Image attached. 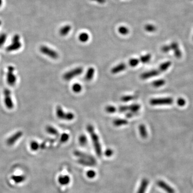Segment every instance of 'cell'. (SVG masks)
<instances>
[{
	"label": "cell",
	"mask_w": 193,
	"mask_h": 193,
	"mask_svg": "<svg viewBox=\"0 0 193 193\" xmlns=\"http://www.w3.org/2000/svg\"><path fill=\"white\" fill-rule=\"evenodd\" d=\"M74 154L75 155V156L79 158V159L89 160V161H92L93 162L96 163V161L93 157L87 154V153H85L84 152H81V151H79L78 150H76L74 152Z\"/></svg>",
	"instance_id": "obj_8"
},
{
	"label": "cell",
	"mask_w": 193,
	"mask_h": 193,
	"mask_svg": "<svg viewBox=\"0 0 193 193\" xmlns=\"http://www.w3.org/2000/svg\"><path fill=\"white\" fill-rule=\"evenodd\" d=\"M161 51L164 52V53H167V52H168L170 50H171V48L170 46L165 45V46H164L161 47Z\"/></svg>",
	"instance_id": "obj_42"
},
{
	"label": "cell",
	"mask_w": 193,
	"mask_h": 193,
	"mask_svg": "<svg viewBox=\"0 0 193 193\" xmlns=\"http://www.w3.org/2000/svg\"><path fill=\"white\" fill-rule=\"evenodd\" d=\"M137 98L136 96H131V95H128V96H122L121 98V100L123 102H128L130 101L134 100Z\"/></svg>",
	"instance_id": "obj_29"
},
{
	"label": "cell",
	"mask_w": 193,
	"mask_h": 193,
	"mask_svg": "<svg viewBox=\"0 0 193 193\" xmlns=\"http://www.w3.org/2000/svg\"><path fill=\"white\" fill-rule=\"evenodd\" d=\"M157 184L167 193H175V191L174 190V189L169 186L168 184H167L164 181L159 180L157 182Z\"/></svg>",
	"instance_id": "obj_12"
},
{
	"label": "cell",
	"mask_w": 193,
	"mask_h": 193,
	"mask_svg": "<svg viewBox=\"0 0 193 193\" xmlns=\"http://www.w3.org/2000/svg\"><path fill=\"white\" fill-rule=\"evenodd\" d=\"M11 179L16 184H20L23 182L26 179L25 176L24 175L21 176H11Z\"/></svg>",
	"instance_id": "obj_22"
},
{
	"label": "cell",
	"mask_w": 193,
	"mask_h": 193,
	"mask_svg": "<svg viewBox=\"0 0 193 193\" xmlns=\"http://www.w3.org/2000/svg\"><path fill=\"white\" fill-rule=\"evenodd\" d=\"M13 71H14V69L13 67H11V68L9 69L8 72L7 74V82L10 85H13L16 83V80H17V78L14 75Z\"/></svg>",
	"instance_id": "obj_9"
},
{
	"label": "cell",
	"mask_w": 193,
	"mask_h": 193,
	"mask_svg": "<svg viewBox=\"0 0 193 193\" xmlns=\"http://www.w3.org/2000/svg\"><path fill=\"white\" fill-rule=\"evenodd\" d=\"M171 62L170 61H167V62L161 63L159 67V70L161 71V73L165 71L168 69L169 66H171Z\"/></svg>",
	"instance_id": "obj_23"
},
{
	"label": "cell",
	"mask_w": 193,
	"mask_h": 193,
	"mask_svg": "<svg viewBox=\"0 0 193 193\" xmlns=\"http://www.w3.org/2000/svg\"><path fill=\"white\" fill-rule=\"evenodd\" d=\"M69 139V135L66 133H63L61 135L60 141L62 143H66L68 141Z\"/></svg>",
	"instance_id": "obj_35"
},
{
	"label": "cell",
	"mask_w": 193,
	"mask_h": 193,
	"mask_svg": "<svg viewBox=\"0 0 193 193\" xmlns=\"http://www.w3.org/2000/svg\"><path fill=\"white\" fill-rule=\"evenodd\" d=\"M71 27L69 25H66L62 27L60 30V34L61 36H66L70 31Z\"/></svg>",
	"instance_id": "obj_21"
},
{
	"label": "cell",
	"mask_w": 193,
	"mask_h": 193,
	"mask_svg": "<svg viewBox=\"0 0 193 193\" xmlns=\"http://www.w3.org/2000/svg\"><path fill=\"white\" fill-rule=\"evenodd\" d=\"M165 84L164 79H158L152 82V85L154 88H159L164 85Z\"/></svg>",
	"instance_id": "obj_27"
},
{
	"label": "cell",
	"mask_w": 193,
	"mask_h": 193,
	"mask_svg": "<svg viewBox=\"0 0 193 193\" xmlns=\"http://www.w3.org/2000/svg\"><path fill=\"white\" fill-rule=\"evenodd\" d=\"M21 44L20 42V36L19 35H15L12 39V43L7 47L6 50L8 51H15L21 48Z\"/></svg>",
	"instance_id": "obj_5"
},
{
	"label": "cell",
	"mask_w": 193,
	"mask_h": 193,
	"mask_svg": "<svg viewBox=\"0 0 193 193\" xmlns=\"http://www.w3.org/2000/svg\"><path fill=\"white\" fill-rule=\"evenodd\" d=\"M58 182L62 186L67 185L70 182V178L66 175L60 176L58 178Z\"/></svg>",
	"instance_id": "obj_16"
},
{
	"label": "cell",
	"mask_w": 193,
	"mask_h": 193,
	"mask_svg": "<svg viewBox=\"0 0 193 193\" xmlns=\"http://www.w3.org/2000/svg\"><path fill=\"white\" fill-rule=\"evenodd\" d=\"M86 129L91 137L92 143L94 146V150L96 152V155L99 157H100L102 155V151H101V147L100 143L99 142L98 136L95 132L94 128L91 124H88L86 127Z\"/></svg>",
	"instance_id": "obj_1"
},
{
	"label": "cell",
	"mask_w": 193,
	"mask_h": 193,
	"mask_svg": "<svg viewBox=\"0 0 193 193\" xmlns=\"http://www.w3.org/2000/svg\"><path fill=\"white\" fill-rule=\"evenodd\" d=\"M149 180L146 178H144L142 180L141 184L139 187L138 190L137 191V193H146V189L148 188L149 185Z\"/></svg>",
	"instance_id": "obj_13"
},
{
	"label": "cell",
	"mask_w": 193,
	"mask_h": 193,
	"mask_svg": "<svg viewBox=\"0 0 193 193\" xmlns=\"http://www.w3.org/2000/svg\"><path fill=\"white\" fill-rule=\"evenodd\" d=\"M91 1H96V2H98L99 3H100V4H104L106 2V0H91Z\"/></svg>",
	"instance_id": "obj_44"
},
{
	"label": "cell",
	"mask_w": 193,
	"mask_h": 193,
	"mask_svg": "<svg viewBox=\"0 0 193 193\" xmlns=\"http://www.w3.org/2000/svg\"><path fill=\"white\" fill-rule=\"evenodd\" d=\"M40 50L42 53L53 59H57L59 56V54L55 51L50 48L46 46H41L40 48Z\"/></svg>",
	"instance_id": "obj_6"
},
{
	"label": "cell",
	"mask_w": 193,
	"mask_h": 193,
	"mask_svg": "<svg viewBox=\"0 0 193 193\" xmlns=\"http://www.w3.org/2000/svg\"><path fill=\"white\" fill-rule=\"evenodd\" d=\"M113 123L114 126L120 127L127 125L128 123V120L124 119H116L114 120Z\"/></svg>",
	"instance_id": "obj_19"
},
{
	"label": "cell",
	"mask_w": 193,
	"mask_h": 193,
	"mask_svg": "<svg viewBox=\"0 0 193 193\" xmlns=\"http://www.w3.org/2000/svg\"><path fill=\"white\" fill-rule=\"evenodd\" d=\"M83 72V68L82 67H77L65 73L63 76V78L65 81H70L76 76L81 75Z\"/></svg>",
	"instance_id": "obj_3"
},
{
	"label": "cell",
	"mask_w": 193,
	"mask_h": 193,
	"mask_svg": "<svg viewBox=\"0 0 193 193\" xmlns=\"http://www.w3.org/2000/svg\"><path fill=\"white\" fill-rule=\"evenodd\" d=\"M145 30L148 32H153L156 31L157 28L152 24H147L144 27Z\"/></svg>",
	"instance_id": "obj_34"
},
{
	"label": "cell",
	"mask_w": 193,
	"mask_h": 193,
	"mask_svg": "<svg viewBox=\"0 0 193 193\" xmlns=\"http://www.w3.org/2000/svg\"><path fill=\"white\" fill-rule=\"evenodd\" d=\"M139 62H140V60H139V59L133 58V59H131L129 60L128 64L131 67H135L139 64Z\"/></svg>",
	"instance_id": "obj_30"
},
{
	"label": "cell",
	"mask_w": 193,
	"mask_h": 193,
	"mask_svg": "<svg viewBox=\"0 0 193 193\" xmlns=\"http://www.w3.org/2000/svg\"><path fill=\"white\" fill-rule=\"evenodd\" d=\"M141 108V106L137 104H134L128 106V111L132 112H138Z\"/></svg>",
	"instance_id": "obj_26"
},
{
	"label": "cell",
	"mask_w": 193,
	"mask_h": 193,
	"mask_svg": "<svg viewBox=\"0 0 193 193\" xmlns=\"http://www.w3.org/2000/svg\"><path fill=\"white\" fill-rule=\"evenodd\" d=\"M151 59V55L150 54H146L142 56L139 58L140 62H141L142 63H148L150 61Z\"/></svg>",
	"instance_id": "obj_25"
},
{
	"label": "cell",
	"mask_w": 193,
	"mask_h": 193,
	"mask_svg": "<svg viewBox=\"0 0 193 193\" xmlns=\"http://www.w3.org/2000/svg\"><path fill=\"white\" fill-rule=\"evenodd\" d=\"M139 129V134L142 138L143 139H146L148 137V131L146 130V126L144 124H140L138 127Z\"/></svg>",
	"instance_id": "obj_18"
},
{
	"label": "cell",
	"mask_w": 193,
	"mask_h": 193,
	"mask_svg": "<svg viewBox=\"0 0 193 193\" xmlns=\"http://www.w3.org/2000/svg\"><path fill=\"white\" fill-rule=\"evenodd\" d=\"M78 38H79L80 41H81L82 43H85L86 41H88V40H89V36L87 33L83 32L79 34Z\"/></svg>",
	"instance_id": "obj_28"
},
{
	"label": "cell",
	"mask_w": 193,
	"mask_h": 193,
	"mask_svg": "<svg viewBox=\"0 0 193 193\" xmlns=\"http://www.w3.org/2000/svg\"><path fill=\"white\" fill-rule=\"evenodd\" d=\"M94 73H95V69L93 67H90L86 71L85 76V79L88 81H90L91 80H92L94 76Z\"/></svg>",
	"instance_id": "obj_17"
},
{
	"label": "cell",
	"mask_w": 193,
	"mask_h": 193,
	"mask_svg": "<svg viewBox=\"0 0 193 193\" xmlns=\"http://www.w3.org/2000/svg\"><path fill=\"white\" fill-rule=\"evenodd\" d=\"M46 130L47 133L51 135H55V136H58L59 135V133L58 130L55 128H54L53 127L48 126L46 127Z\"/></svg>",
	"instance_id": "obj_24"
},
{
	"label": "cell",
	"mask_w": 193,
	"mask_h": 193,
	"mask_svg": "<svg viewBox=\"0 0 193 193\" xmlns=\"http://www.w3.org/2000/svg\"><path fill=\"white\" fill-rule=\"evenodd\" d=\"M4 103L9 109H12L13 107V103L11 96L10 91L8 90L4 91Z\"/></svg>",
	"instance_id": "obj_7"
},
{
	"label": "cell",
	"mask_w": 193,
	"mask_h": 193,
	"mask_svg": "<svg viewBox=\"0 0 193 193\" xmlns=\"http://www.w3.org/2000/svg\"><path fill=\"white\" fill-rule=\"evenodd\" d=\"M6 39V35L4 33L0 34V48L4 45Z\"/></svg>",
	"instance_id": "obj_39"
},
{
	"label": "cell",
	"mask_w": 193,
	"mask_h": 193,
	"mask_svg": "<svg viewBox=\"0 0 193 193\" xmlns=\"http://www.w3.org/2000/svg\"><path fill=\"white\" fill-rule=\"evenodd\" d=\"M105 111L106 112L108 113L112 114L116 112L117 109L115 107H114L112 105H108L105 107Z\"/></svg>",
	"instance_id": "obj_33"
},
{
	"label": "cell",
	"mask_w": 193,
	"mask_h": 193,
	"mask_svg": "<svg viewBox=\"0 0 193 193\" xmlns=\"http://www.w3.org/2000/svg\"><path fill=\"white\" fill-rule=\"evenodd\" d=\"M1 25V21H0V25Z\"/></svg>",
	"instance_id": "obj_46"
},
{
	"label": "cell",
	"mask_w": 193,
	"mask_h": 193,
	"mask_svg": "<svg viewBox=\"0 0 193 193\" xmlns=\"http://www.w3.org/2000/svg\"><path fill=\"white\" fill-rule=\"evenodd\" d=\"M186 100L182 98H180L177 100V104L181 107L184 106V105H186Z\"/></svg>",
	"instance_id": "obj_41"
},
{
	"label": "cell",
	"mask_w": 193,
	"mask_h": 193,
	"mask_svg": "<svg viewBox=\"0 0 193 193\" xmlns=\"http://www.w3.org/2000/svg\"><path fill=\"white\" fill-rule=\"evenodd\" d=\"M173 103V99L171 98H153L150 100V104L152 106L171 105Z\"/></svg>",
	"instance_id": "obj_4"
},
{
	"label": "cell",
	"mask_w": 193,
	"mask_h": 193,
	"mask_svg": "<svg viewBox=\"0 0 193 193\" xmlns=\"http://www.w3.org/2000/svg\"><path fill=\"white\" fill-rule=\"evenodd\" d=\"M126 68L127 65L126 63H119L117 66H114L113 68L112 69L111 73L112 74H118V73L122 72L123 71H124V70H126Z\"/></svg>",
	"instance_id": "obj_14"
},
{
	"label": "cell",
	"mask_w": 193,
	"mask_h": 193,
	"mask_svg": "<svg viewBox=\"0 0 193 193\" xmlns=\"http://www.w3.org/2000/svg\"><path fill=\"white\" fill-rule=\"evenodd\" d=\"M169 46H170L171 49L173 50L174 55L176 56V58H178V59L181 58L182 53L179 49L178 44L176 42H173Z\"/></svg>",
	"instance_id": "obj_15"
},
{
	"label": "cell",
	"mask_w": 193,
	"mask_h": 193,
	"mask_svg": "<svg viewBox=\"0 0 193 193\" xmlns=\"http://www.w3.org/2000/svg\"><path fill=\"white\" fill-rule=\"evenodd\" d=\"M113 150L111 149L108 148V149H107L106 150H105L104 154H105V156L107 157H111L113 154Z\"/></svg>",
	"instance_id": "obj_40"
},
{
	"label": "cell",
	"mask_w": 193,
	"mask_h": 193,
	"mask_svg": "<svg viewBox=\"0 0 193 193\" xmlns=\"http://www.w3.org/2000/svg\"><path fill=\"white\" fill-rule=\"evenodd\" d=\"M77 162L81 165L86 166H93L94 165H96V163L93 162L92 161L86 159H79Z\"/></svg>",
	"instance_id": "obj_20"
},
{
	"label": "cell",
	"mask_w": 193,
	"mask_h": 193,
	"mask_svg": "<svg viewBox=\"0 0 193 193\" xmlns=\"http://www.w3.org/2000/svg\"><path fill=\"white\" fill-rule=\"evenodd\" d=\"M2 3H3V1L0 0V6H2Z\"/></svg>",
	"instance_id": "obj_45"
},
{
	"label": "cell",
	"mask_w": 193,
	"mask_h": 193,
	"mask_svg": "<svg viewBox=\"0 0 193 193\" xmlns=\"http://www.w3.org/2000/svg\"><path fill=\"white\" fill-rule=\"evenodd\" d=\"M118 31L122 35H127L129 32L128 28L126 26H121L119 28Z\"/></svg>",
	"instance_id": "obj_37"
},
{
	"label": "cell",
	"mask_w": 193,
	"mask_h": 193,
	"mask_svg": "<svg viewBox=\"0 0 193 193\" xmlns=\"http://www.w3.org/2000/svg\"><path fill=\"white\" fill-rule=\"evenodd\" d=\"M56 116L61 120L71 121L75 118V115L71 112H65L61 106H58L56 110Z\"/></svg>",
	"instance_id": "obj_2"
},
{
	"label": "cell",
	"mask_w": 193,
	"mask_h": 193,
	"mask_svg": "<svg viewBox=\"0 0 193 193\" xmlns=\"http://www.w3.org/2000/svg\"><path fill=\"white\" fill-rule=\"evenodd\" d=\"M30 147L32 151H36L38 150L39 148L40 147V145L37 142L32 141L30 144Z\"/></svg>",
	"instance_id": "obj_36"
},
{
	"label": "cell",
	"mask_w": 193,
	"mask_h": 193,
	"mask_svg": "<svg viewBox=\"0 0 193 193\" xmlns=\"http://www.w3.org/2000/svg\"><path fill=\"white\" fill-rule=\"evenodd\" d=\"M79 143L81 146H85L88 143V138L85 135H81L78 138Z\"/></svg>",
	"instance_id": "obj_31"
},
{
	"label": "cell",
	"mask_w": 193,
	"mask_h": 193,
	"mask_svg": "<svg viewBox=\"0 0 193 193\" xmlns=\"http://www.w3.org/2000/svg\"><path fill=\"white\" fill-rule=\"evenodd\" d=\"M72 90L75 93H79L81 91L82 86L79 83H75L72 86Z\"/></svg>",
	"instance_id": "obj_32"
},
{
	"label": "cell",
	"mask_w": 193,
	"mask_h": 193,
	"mask_svg": "<svg viewBox=\"0 0 193 193\" xmlns=\"http://www.w3.org/2000/svg\"><path fill=\"white\" fill-rule=\"evenodd\" d=\"M86 176H88V178H90V179H93L96 176V172L94 171V170L90 169L87 172Z\"/></svg>",
	"instance_id": "obj_38"
},
{
	"label": "cell",
	"mask_w": 193,
	"mask_h": 193,
	"mask_svg": "<svg viewBox=\"0 0 193 193\" xmlns=\"http://www.w3.org/2000/svg\"><path fill=\"white\" fill-rule=\"evenodd\" d=\"M22 135H23V133L21 131H18L17 133H15V134L12 135L6 140V143L8 146H12L22 136Z\"/></svg>",
	"instance_id": "obj_11"
},
{
	"label": "cell",
	"mask_w": 193,
	"mask_h": 193,
	"mask_svg": "<svg viewBox=\"0 0 193 193\" xmlns=\"http://www.w3.org/2000/svg\"><path fill=\"white\" fill-rule=\"evenodd\" d=\"M138 112H129L128 113L126 114V117L127 118H131L137 115Z\"/></svg>",
	"instance_id": "obj_43"
},
{
	"label": "cell",
	"mask_w": 193,
	"mask_h": 193,
	"mask_svg": "<svg viewBox=\"0 0 193 193\" xmlns=\"http://www.w3.org/2000/svg\"><path fill=\"white\" fill-rule=\"evenodd\" d=\"M161 71L158 70H152L142 74L140 77L142 79H146L160 74Z\"/></svg>",
	"instance_id": "obj_10"
}]
</instances>
